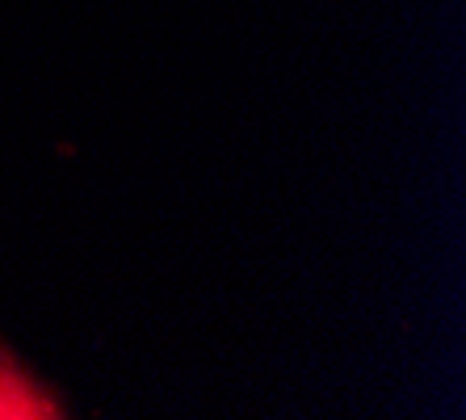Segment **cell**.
<instances>
[{
	"label": "cell",
	"mask_w": 466,
	"mask_h": 420,
	"mask_svg": "<svg viewBox=\"0 0 466 420\" xmlns=\"http://www.w3.org/2000/svg\"><path fill=\"white\" fill-rule=\"evenodd\" d=\"M59 399L34 383L9 353H0V420H59Z\"/></svg>",
	"instance_id": "6da1fadb"
}]
</instances>
